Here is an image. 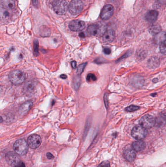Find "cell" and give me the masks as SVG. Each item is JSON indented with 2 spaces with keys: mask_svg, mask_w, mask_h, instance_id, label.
<instances>
[{
  "mask_svg": "<svg viewBox=\"0 0 166 167\" xmlns=\"http://www.w3.org/2000/svg\"><path fill=\"white\" fill-rule=\"evenodd\" d=\"M107 31V25L105 22H100L88 27V33L96 37H101Z\"/></svg>",
  "mask_w": 166,
  "mask_h": 167,
  "instance_id": "cell-1",
  "label": "cell"
},
{
  "mask_svg": "<svg viewBox=\"0 0 166 167\" xmlns=\"http://www.w3.org/2000/svg\"><path fill=\"white\" fill-rule=\"evenodd\" d=\"M9 81L14 85H20L24 83L26 78L24 73L20 70L11 72L8 75Z\"/></svg>",
  "mask_w": 166,
  "mask_h": 167,
  "instance_id": "cell-2",
  "label": "cell"
},
{
  "mask_svg": "<svg viewBox=\"0 0 166 167\" xmlns=\"http://www.w3.org/2000/svg\"><path fill=\"white\" fill-rule=\"evenodd\" d=\"M54 11L58 15L65 14L68 10V4L65 0H54L52 3Z\"/></svg>",
  "mask_w": 166,
  "mask_h": 167,
  "instance_id": "cell-3",
  "label": "cell"
},
{
  "mask_svg": "<svg viewBox=\"0 0 166 167\" xmlns=\"http://www.w3.org/2000/svg\"><path fill=\"white\" fill-rule=\"evenodd\" d=\"M13 149L17 154L19 155H24L28 150L27 142L24 139H19L14 144Z\"/></svg>",
  "mask_w": 166,
  "mask_h": 167,
  "instance_id": "cell-4",
  "label": "cell"
},
{
  "mask_svg": "<svg viewBox=\"0 0 166 167\" xmlns=\"http://www.w3.org/2000/svg\"><path fill=\"white\" fill-rule=\"evenodd\" d=\"M83 4L80 0H72L69 6V11L73 15H77L83 9Z\"/></svg>",
  "mask_w": 166,
  "mask_h": 167,
  "instance_id": "cell-5",
  "label": "cell"
},
{
  "mask_svg": "<svg viewBox=\"0 0 166 167\" xmlns=\"http://www.w3.org/2000/svg\"><path fill=\"white\" fill-rule=\"evenodd\" d=\"M132 136L137 140H142L147 135V130L141 126H137L133 128L131 133Z\"/></svg>",
  "mask_w": 166,
  "mask_h": 167,
  "instance_id": "cell-6",
  "label": "cell"
},
{
  "mask_svg": "<svg viewBox=\"0 0 166 167\" xmlns=\"http://www.w3.org/2000/svg\"><path fill=\"white\" fill-rule=\"evenodd\" d=\"M140 125L144 128H151L156 124V119L151 115H144L139 120Z\"/></svg>",
  "mask_w": 166,
  "mask_h": 167,
  "instance_id": "cell-7",
  "label": "cell"
},
{
  "mask_svg": "<svg viewBox=\"0 0 166 167\" xmlns=\"http://www.w3.org/2000/svg\"><path fill=\"white\" fill-rule=\"evenodd\" d=\"M41 137L38 134H32L29 136L27 139L28 146L33 149H36L38 148L41 144Z\"/></svg>",
  "mask_w": 166,
  "mask_h": 167,
  "instance_id": "cell-8",
  "label": "cell"
},
{
  "mask_svg": "<svg viewBox=\"0 0 166 167\" xmlns=\"http://www.w3.org/2000/svg\"><path fill=\"white\" fill-rule=\"evenodd\" d=\"M6 159L8 164L11 166L15 167L20 162V158L18 154L13 152H8L6 155Z\"/></svg>",
  "mask_w": 166,
  "mask_h": 167,
  "instance_id": "cell-9",
  "label": "cell"
},
{
  "mask_svg": "<svg viewBox=\"0 0 166 167\" xmlns=\"http://www.w3.org/2000/svg\"><path fill=\"white\" fill-rule=\"evenodd\" d=\"M85 27V22L79 20L71 21L69 24V27L70 29L74 32H79L83 30Z\"/></svg>",
  "mask_w": 166,
  "mask_h": 167,
  "instance_id": "cell-10",
  "label": "cell"
},
{
  "mask_svg": "<svg viewBox=\"0 0 166 167\" xmlns=\"http://www.w3.org/2000/svg\"><path fill=\"white\" fill-rule=\"evenodd\" d=\"M114 9L111 5H107L103 8L100 14V17L103 19H108L113 15Z\"/></svg>",
  "mask_w": 166,
  "mask_h": 167,
  "instance_id": "cell-11",
  "label": "cell"
},
{
  "mask_svg": "<svg viewBox=\"0 0 166 167\" xmlns=\"http://www.w3.org/2000/svg\"><path fill=\"white\" fill-rule=\"evenodd\" d=\"M32 106V102L30 101L25 102L24 103H22L20 107L19 113L21 115H25L29 112V111L31 109Z\"/></svg>",
  "mask_w": 166,
  "mask_h": 167,
  "instance_id": "cell-12",
  "label": "cell"
},
{
  "mask_svg": "<svg viewBox=\"0 0 166 167\" xmlns=\"http://www.w3.org/2000/svg\"><path fill=\"white\" fill-rule=\"evenodd\" d=\"M124 156L128 161L130 162L134 161L136 156V154L135 151L133 148L130 147H128L125 148L124 152Z\"/></svg>",
  "mask_w": 166,
  "mask_h": 167,
  "instance_id": "cell-13",
  "label": "cell"
},
{
  "mask_svg": "<svg viewBox=\"0 0 166 167\" xmlns=\"http://www.w3.org/2000/svg\"><path fill=\"white\" fill-rule=\"evenodd\" d=\"M103 41L106 43H110L115 38V32L113 30L106 31L103 35Z\"/></svg>",
  "mask_w": 166,
  "mask_h": 167,
  "instance_id": "cell-14",
  "label": "cell"
},
{
  "mask_svg": "<svg viewBox=\"0 0 166 167\" xmlns=\"http://www.w3.org/2000/svg\"><path fill=\"white\" fill-rule=\"evenodd\" d=\"M158 15V13L157 11L152 10L147 13L146 15L145 19L148 22L153 23L156 21Z\"/></svg>",
  "mask_w": 166,
  "mask_h": 167,
  "instance_id": "cell-15",
  "label": "cell"
},
{
  "mask_svg": "<svg viewBox=\"0 0 166 167\" xmlns=\"http://www.w3.org/2000/svg\"><path fill=\"white\" fill-rule=\"evenodd\" d=\"M0 3L5 9H12L15 8L14 0H0Z\"/></svg>",
  "mask_w": 166,
  "mask_h": 167,
  "instance_id": "cell-16",
  "label": "cell"
},
{
  "mask_svg": "<svg viewBox=\"0 0 166 167\" xmlns=\"http://www.w3.org/2000/svg\"><path fill=\"white\" fill-rule=\"evenodd\" d=\"M133 149L137 152H140L145 148L146 144L143 141L138 140L134 142L133 144Z\"/></svg>",
  "mask_w": 166,
  "mask_h": 167,
  "instance_id": "cell-17",
  "label": "cell"
},
{
  "mask_svg": "<svg viewBox=\"0 0 166 167\" xmlns=\"http://www.w3.org/2000/svg\"><path fill=\"white\" fill-rule=\"evenodd\" d=\"M161 30V27L158 24H153L149 27V31L152 35H156L160 33Z\"/></svg>",
  "mask_w": 166,
  "mask_h": 167,
  "instance_id": "cell-18",
  "label": "cell"
},
{
  "mask_svg": "<svg viewBox=\"0 0 166 167\" xmlns=\"http://www.w3.org/2000/svg\"><path fill=\"white\" fill-rule=\"evenodd\" d=\"M159 60L157 57H151L148 62V66L151 69L156 68L159 66Z\"/></svg>",
  "mask_w": 166,
  "mask_h": 167,
  "instance_id": "cell-19",
  "label": "cell"
},
{
  "mask_svg": "<svg viewBox=\"0 0 166 167\" xmlns=\"http://www.w3.org/2000/svg\"><path fill=\"white\" fill-rule=\"evenodd\" d=\"M156 41L157 43H161L162 42L166 41V36H165V33H161L159 34V33L156 35Z\"/></svg>",
  "mask_w": 166,
  "mask_h": 167,
  "instance_id": "cell-20",
  "label": "cell"
},
{
  "mask_svg": "<svg viewBox=\"0 0 166 167\" xmlns=\"http://www.w3.org/2000/svg\"><path fill=\"white\" fill-rule=\"evenodd\" d=\"M80 76H77L75 77L74 79V85L75 88L76 90H77L80 86Z\"/></svg>",
  "mask_w": 166,
  "mask_h": 167,
  "instance_id": "cell-21",
  "label": "cell"
},
{
  "mask_svg": "<svg viewBox=\"0 0 166 167\" xmlns=\"http://www.w3.org/2000/svg\"><path fill=\"white\" fill-rule=\"evenodd\" d=\"M160 51L164 55H166V41L160 43Z\"/></svg>",
  "mask_w": 166,
  "mask_h": 167,
  "instance_id": "cell-22",
  "label": "cell"
},
{
  "mask_svg": "<svg viewBox=\"0 0 166 167\" xmlns=\"http://www.w3.org/2000/svg\"><path fill=\"white\" fill-rule=\"evenodd\" d=\"M86 79L88 82H94L95 81H96V78L95 74H93V73H89L87 75Z\"/></svg>",
  "mask_w": 166,
  "mask_h": 167,
  "instance_id": "cell-23",
  "label": "cell"
},
{
  "mask_svg": "<svg viewBox=\"0 0 166 167\" xmlns=\"http://www.w3.org/2000/svg\"><path fill=\"white\" fill-rule=\"evenodd\" d=\"M139 109V107L138 106H134V105H131L128 107H126L125 110L128 112H134L136 110H138Z\"/></svg>",
  "mask_w": 166,
  "mask_h": 167,
  "instance_id": "cell-24",
  "label": "cell"
},
{
  "mask_svg": "<svg viewBox=\"0 0 166 167\" xmlns=\"http://www.w3.org/2000/svg\"><path fill=\"white\" fill-rule=\"evenodd\" d=\"M146 56V53L144 52V51H139L137 53V57L138 59H144Z\"/></svg>",
  "mask_w": 166,
  "mask_h": 167,
  "instance_id": "cell-25",
  "label": "cell"
},
{
  "mask_svg": "<svg viewBox=\"0 0 166 167\" xmlns=\"http://www.w3.org/2000/svg\"><path fill=\"white\" fill-rule=\"evenodd\" d=\"M25 91L27 93H31L34 88V87L33 84L32 83H28L27 84V86L25 87Z\"/></svg>",
  "mask_w": 166,
  "mask_h": 167,
  "instance_id": "cell-26",
  "label": "cell"
},
{
  "mask_svg": "<svg viewBox=\"0 0 166 167\" xmlns=\"http://www.w3.org/2000/svg\"><path fill=\"white\" fill-rule=\"evenodd\" d=\"M86 63L85 64H82L80 65L79 66V67L77 69V74L80 75L81 74L82 72H83V70L84 69L85 67H86Z\"/></svg>",
  "mask_w": 166,
  "mask_h": 167,
  "instance_id": "cell-27",
  "label": "cell"
},
{
  "mask_svg": "<svg viewBox=\"0 0 166 167\" xmlns=\"http://www.w3.org/2000/svg\"><path fill=\"white\" fill-rule=\"evenodd\" d=\"M34 51L35 55H38L39 54V44L37 41H35L34 44Z\"/></svg>",
  "mask_w": 166,
  "mask_h": 167,
  "instance_id": "cell-28",
  "label": "cell"
},
{
  "mask_svg": "<svg viewBox=\"0 0 166 167\" xmlns=\"http://www.w3.org/2000/svg\"><path fill=\"white\" fill-rule=\"evenodd\" d=\"M98 167H110V163L108 161H104L101 163Z\"/></svg>",
  "mask_w": 166,
  "mask_h": 167,
  "instance_id": "cell-29",
  "label": "cell"
},
{
  "mask_svg": "<svg viewBox=\"0 0 166 167\" xmlns=\"http://www.w3.org/2000/svg\"><path fill=\"white\" fill-rule=\"evenodd\" d=\"M103 52L105 54L109 55V54H110L111 53V50L109 48H105L103 49Z\"/></svg>",
  "mask_w": 166,
  "mask_h": 167,
  "instance_id": "cell-30",
  "label": "cell"
},
{
  "mask_svg": "<svg viewBox=\"0 0 166 167\" xmlns=\"http://www.w3.org/2000/svg\"><path fill=\"white\" fill-rule=\"evenodd\" d=\"M104 103H105V106L106 107H108V96H107V94H105V95H104Z\"/></svg>",
  "mask_w": 166,
  "mask_h": 167,
  "instance_id": "cell-31",
  "label": "cell"
},
{
  "mask_svg": "<svg viewBox=\"0 0 166 167\" xmlns=\"http://www.w3.org/2000/svg\"><path fill=\"white\" fill-rule=\"evenodd\" d=\"M46 156H47L48 159H53V158H54V155H53L51 153H50V152H47V153L46 154Z\"/></svg>",
  "mask_w": 166,
  "mask_h": 167,
  "instance_id": "cell-32",
  "label": "cell"
},
{
  "mask_svg": "<svg viewBox=\"0 0 166 167\" xmlns=\"http://www.w3.org/2000/svg\"><path fill=\"white\" fill-rule=\"evenodd\" d=\"M15 167H25V164L21 161L17 165L15 166Z\"/></svg>",
  "mask_w": 166,
  "mask_h": 167,
  "instance_id": "cell-33",
  "label": "cell"
},
{
  "mask_svg": "<svg viewBox=\"0 0 166 167\" xmlns=\"http://www.w3.org/2000/svg\"><path fill=\"white\" fill-rule=\"evenodd\" d=\"M71 66L73 67V69H76V67H77V63L76 61H73L71 62Z\"/></svg>",
  "mask_w": 166,
  "mask_h": 167,
  "instance_id": "cell-34",
  "label": "cell"
},
{
  "mask_svg": "<svg viewBox=\"0 0 166 167\" xmlns=\"http://www.w3.org/2000/svg\"><path fill=\"white\" fill-rule=\"evenodd\" d=\"M33 4L35 6H36L38 4V0H32Z\"/></svg>",
  "mask_w": 166,
  "mask_h": 167,
  "instance_id": "cell-35",
  "label": "cell"
},
{
  "mask_svg": "<svg viewBox=\"0 0 166 167\" xmlns=\"http://www.w3.org/2000/svg\"><path fill=\"white\" fill-rule=\"evenodd\" d=\"M61 78L63 79H66L67 78V76H66V75L61 74Z\"/></svg>",
  "mask_w": 166,
  "mask_h": 167,
  "instance_id": "cell-36",
  "label": "cell"
},
{
  "mask_svg": "<svg viewBox=\"0 0 166 167\" xmlns=\"http://www.w3.org/2000/svg\"><path fill=\"white\" fill-rule=\"evenodd\" d=\"M158 80L157 78H155V79L153 80V83H156V82H158Z\"/></svg>",
  "mask_w": 166,
  "mask_h": 167,
  "instance_id": "cell-37",
  "label": "cell"
},
{
  "mask_svg": "<svg viewBox=\"0 0 166 167\" xmlns=\"http://www.w3.org/2000/svg\"><path fill=\"white\" fill-rule=\"evenodd\" d=\"M3 122V119L2 117L0 116V123H1Z\"/></svg>",
  "mask_w": 166,
  "mask_h": 167,
  "instance_id": "cell-38",
  "label": "cell"
}]
</instances>
